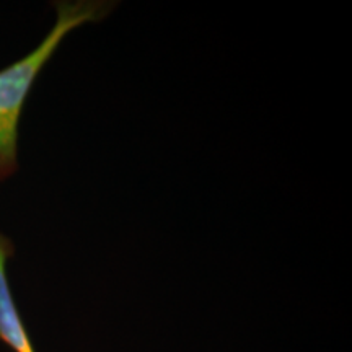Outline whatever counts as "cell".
Wrapping results in <instances>:
<instances>
[{
  "mask_svg": "<svg viewBox=\"0 0 352 352\" xmlns=\"http://www.w3.org/2000/svg\"><path fill=\"white\" fill-rule=\"evenodd\" d=\"M113 6V2L101 0L57 2L56 21L43 41L32 52L0 70V182H6L19 170L21 113L44 65L74 30L103 20Z\"/></svg>",
  "mask_w": 352,
  "mask_h": 352,
  "instance_id": "cell-1",
  "label": "cell"
},
{
  "mask_svg": "<svg viewBox=\"0 0 352 352\" xmlns=\"http://www.w3.org/2000/svg\"><path fill=\"white\" fill-rule=\"evenodd\" d=\"M15 253V246L8 236L0 233V341L13 352H36L26 331L23 318L13 298L8 283L7 263Z\"/></svg>",
  "mask_w": 352,
  "mask_h": 352,
  "instance_id": "cell-2",
  "label": "cell"
}]
</instances>
